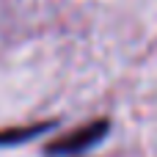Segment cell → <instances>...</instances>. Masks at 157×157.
<instances>
[{
    "instance_id": "obj_1",
    "label": "cell",
    "mask_w": 157,
    "mask_h": 157,
    "mask_svg": "<svg viewBox=\"0 0 157 157\" xmlns=\"http://www.w3.org/2000/svg\"><path fill=\"white\" fill-rule=\"evenodd\" d=\"M110 130V121L108 119H97V121H88L66 135H61L58 141H52L47 146V155L50 157H66V155H80L86 149H91L94 144H99Z\"/></svg>"
},
{
    "instance_id": "obj_2",
    "label": "cell",
    "mask_w": 157,
    "mask_h": 157,
    "mask_svg": "<svg viewBox=\"0 0 157 157\" xmlns=\"http://www.w3.org/2000/svg\"><path fill=\"white\" fill-rule=\"evenodd\" d=\"M47 127H50V124H30V127H11V130H3V132H0V144H3V146L22 144V141H28V138L44 132Z\"/></svg>"
}]
</instances>
